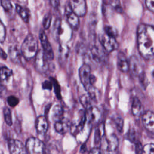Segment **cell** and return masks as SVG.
<instances>
[{
    "label": "cell",
    "instance_id": "obj_2",
    "mask_svg": "<svg viewBox=\"0 0 154 154\" xmlns=\"http://www.w3.org/2000/svg\"><path fill=\"white\" fill-rule=\"evenodd\" d=\"M21 52L23 57L27 60L35 57L38 51V41L35 36L29 34L24 39L21 47Z\"/></svg>",
    "mask_w": 154,
    "mask_h": 154
},
{
    "label": "cell",
    "instance_id": "obj_33",
    "mask_svg": "<svg viewBox=\"0 0 154 154\" xmlns=\"http://www.w3.org/2000/svg\"><path fill=\"white\" fill-rule=\"evenodd\" d=\"M111 5L113 8L114 10H116L118 13H122L123 12V8L121 7L120 2L119 1L114 0V1H109Z\"/></svg>",
    "mask_w": 154,
    "mask_h": 154
},
{
    "label": "cell",
    "instance_id": "obj_46",
    "mask_svg": "<svg viewBox=\"0 0 154 154\" xmlns=\"http://www.w3.org/2000/svg\"><path fill=\"white\" fill-rule=\"evenodd\" d=\"M50 3L52 5V6L54 8H57L60 5V1H56V0L50 1Z\"/></svg>",
    "mask_w": 154,
    "mask_h": 154
},
{
    "label": "cell",
    "instance_id": "obj_42",
    "mask_svg": "<svg viewBox=\"0 0 154 154\" xmlns=\"http://www.w3.org/2000/svg\"><path fill=\"white\" fill-rule=\"evenodd\" d=\"M128 139L132 141V142H134L135 141V132L134 131V129H131L129 131L128 134Z\"/></svg>",
    "mask_w": 154,
    "mask_h": 154
},
{
    "label": "cell",
    "instance_id": "obj_15",
    "mask_svg": "<svg viewBox=\"0 0 154 154\" xmlns=\"http://www.w3.org/2000/svg\"><path fill=\"white\" fill-rule=\"evenodd\" d=\"M87 121L90 123H96L100 117V112L99 109L96 106H92L85 111Z\"/></svg>",
    "mask_w": 154,
    "mask_h": 154
},
{
    "label": "cell",
    "instance_id": "obj_23",
    "mask_svg": "<svg viewBox=\"0 0 154 154\" xmlns=\"http://www.w3.org/2000/svg\"><path fill=\"white\" fill-rule=\"evenodd\" d=\"M132 112L135 116H140L142 114V105L138 97H134L132 102Z\"/></svg>",
    "mask_w": 154,
    "mask_h": 154
},
{
    "label": "cell",
    "instance_id": "obj_26",
    "mask_svg": "<svg viewBox=\"0 0 154 154\" xmlns=\"http://www.w3.org/2000/svg\"><path fill=\"white\" fill-rule=\"evenodd\" d=\"M13 74V72L11 69L7 67L3 66L1 68V79L2 81L7 80Z\"/></svg>",
    "mask_w": 154,
    "mask_h": 154
},
{
    "label": "cell",
    "instance_id": "obj_22",
    "mask_svg": "<svg viewBox=\"0 0 154 154\" xmlns=\"http://www.w3.org/2000/svg\"><path fill=\"white\" fill-rule=\"evenodd\" d=\"M104 134H105L104 124L103 123H100L97 125V128H96L95 134H94L95 144H100V142L104 137Z\"/></svg>",
    "mask_w": 154,
    "mask_h": 154
},
{
    "label": "cell",
    "instance_id": "obj_3",
    "mask_svg": "<svg viewBox=\"0 0 154 154\" xmlns=\"http://www.w3.org/2000/svg\"><path fill=\"white\" fill-rule=\"evenodd\" d=\"M100 146L103 154H118L119 140L114 134H111L108 137L104 136Z\"/></svg>",
    "mask_w": 154,
    "mask_h": 154
},
{
    "label": "cell",
    "instance_id": "obj_21",
    "mask_svg": "<svg viewBox=\"0 0 154 154\" xmlns=\"http://www.w3.org/2000/svg\"><path fill=\"white\" fill-rule=\"evenodd\" d=\"M16 10L25 23L29 22L30 17V11L29 9L19 4H16Z\"/></svg>",
    "mask_w": 154,
    "mask_h": 154
},
{
    "label": "cell",
    "instance_id": "obj_12",
    "mask_svg": "<svg viewBox=\"0 0 154 154\" xmlns=\"http://www.w3.org/2000/svg\"><path fill=\"white\" fill-rule=\"evenodd\" d=\"M8 149L10 154H28L25 146L17 140L11 139L9 140Z\"/></svg>",
    "mask_w": 154,
    "mask_h": 154
},
{
    "label": "cell",
    "instance_id": "obj_8",
    "mask_svg": "<svg viewBox=\"0 0 154 154\" xmlns=\"http://www.w3.org/2000/svg\"><path fill=\"white\" fill-rule=\"evenodd\" d=\"M129 69L134 76L140 77L144 72L140 60L135 55L131 57L129 61Z\"/></svg>",
    "mask_w": 154,
    "mask_h": 154
},
{
    "label": "cell",
    "instance_id": "obj_39",
    "mask_svg": "<svg viewBox=\"0 0 154 154\" xmlns=\"http://www.w3.org/2000/svg\"><path fill=\"white\" fill-rule=\"evenodd\" d=\"M135 151L136 154H143L144 152V147L140 141L135 142Z\"/></svg>",
    "mask_w": 154,
    "mask_h": 154
},
{
    "label": "cell",
    "instance_id": "obj_34",
    "mask_svg": "<svg viewBox=\"0 0 154 154\" xmlns=\"http://www.w3.org/2000/svg\"><path fill=\"white\" fill-rule=\"evenodd\" d=\"M61 29V20L58 19L55 21L53 32H54V35L56 38H58L60 34V29Z\"/></svg>",
    "mask_w": 154,
    "mask_h": 154
},
{
    "label": "cell",
    "instance_id": "obj_6",
    "mask_svg": "<svg viewBox=\"0 0 154 154\" xmlns=\"http://www.w3.org/2000/svg\"><path fill=\"white\" fill-rule=\"evenodd\" d=\"M49 59L43 49H39L35 57L34 66L37 72L41 73H46L49 67Z\"/></svg>",
    "mask_w": 154,
    "mask_h": 154
},
{
    "label": "cell",
    "instance_id": "obj_43",
    "mask_svg": "<svg viewBox=\"0 0 154 154\" xmlns=\"http://www.w3.org/2000/svg\"><path fill=\"white\" fill-rule=\"evenodd\" d=\"M147 7L152 11L154 12V0H147L146 1Z\"/></svg>",
    "mask_w": 154,
    "mask_h": 154
},
{
    "label": "cell",
    "instance_id": "obj_37",
    "mask_svg": "<svg viewBox=\"0 0 154 154\" xmlns=\"http://www.w3.org/2000/svg\"><path fill=\"white\" fill-rule=\"evenodd\" d=\"M5 36H6V29L5 27L2 23V22H1L0 24V40L1 42L2 43L5 39Z\"/></svg>",
    "mask_w": 154,
    "mask_h": 154
},
{
    "label": "cell",
    "instance_id": "obj_5",
    "mask_svg": "<svg viewBox=\"0 0 154 154\" xmlns=\"http://www.w3.org/2000/svg\"><path fill=\"white\" fill-rule=\"evenodd\" d=\"M28 154H46V149L44 143L35 137L29 138L25 144Z\"/></svg>",
    "mask_w": 154,
    "mask_h": 154
},
{
    "label": "cell",
    "instance_id": "obj_40",
    "mask_svg": "<svg viewBox=\"0 0 154 154\" xmlns=\"http://www.w3.org/2000/svg\"><path fill=\"white\" fill-rule=\"evenodd\" d=\"M96 17L94 15H90V18H89V26L90 28V29H93L96 25L97 23V20H96Z\"/></svg>",
    "mask_w": 154,
    "mask_h": 154
},
{
    "label": "cell",
    "instance_id": "obj_17",
    "mask_svg": "<svg viewBox=\"0 0 154 154\" xmlns=\"http://www.w3.org/2000/svg\"><path fill=\"white\" fill-rule=\"evenodd\" d=\"M54 127L55 131L58 133L60 134H64L71 127V124L67 119L63 118L62 119L55 122Z\"/></svg>",
    "mask_w": 154,
    "mask_h": 154
},
{
    "label": "cell",
    "instance_id": "obj_41",
    "mask_svg": "<svg viewBox=\"0 0 154 154\" xmlns=\"http://www.w3.org/2000/svg\"><path fill=\"white\" fill-rule=\"evenodd\" d=\"M52 87H53V83H52V82L51 81L45 80L42 83V88H43V89L51 90L52 89Z\"/></svg>",
    "mask_w": 154,
    "mask_h": 154
},
{
    "label": "cell",
    "instance_id": "obj_25",
    "mask_svg": "<svg viewBox=\"0 0 154 154\" xmlns=\"http://www.w3.org/2000/svg\"><path fill=\"white\" fill-rule=\"evenodd\" d=\"M92 100H93L88 94H84L80 97V102L86 110L93 106H92Z\"/></svg>",
    "mask_w": 154,
    "mask_h": 154
},
{
    "label": "cell",
    "instance_id": "obj_30",
    "mask_svg": "<svg viewBox=\"0 0 154 154\" xmlns=\"http://www.w3.org/2000/svg\"><path fill=\"white\" fill-rule=\"evenodd\" d=\"M104 32L106 35L114 38H116L117 35V31L116 29L111 26H105L104 27Z\"/></svg>",
    "mask_w": 154,
    "mask_h": 154
},
{
    "label": "cell",
    "instance_id": "obj_47",
    "mask_svg": "<svg viewBox=\"0 0 154 154\" xmlns=\"http://www.w3.org/2000/svg\"><path fill=\"white\" fill-rule=\"evenodd\" d=\"M1 57L3 60H6L7 57V54L3 51V49L1 48Z\"/></svg>",
    "mask_w": 154,
    "mask_h": 154
},
{
    "label": "cell",
    "instance_id": "obj_11",
    "mask_svg": "<svg viewBox=\"0 0 154 154\" xmlns=\"http://www.w3.org/2000/svg\"><path fill=\"white\" fill-rule=\"evenodd\" d=\"M39 38L43 48V50L45 52L46 55L47 56L49 60H52L54 59V52L52 49L51 45L48 39V37L45 32L41 30L39 34Z\"/></svg>",
    "mask_w": 154,
    "mask_h": 154
},
{
    "label": "cell",
    "instance_id": "obj_18",
    "mask_svg": "<svg viewBox=\"0 0 154 154\" xmlns=\"http://www.w3.org/2000/svg\"><path fill=\"white\" fill-rule=\"evenodd\" d=\"M35 128L38 134L44 135L48 131V123L46 118L44 116H40L35 121Z\"/></svg>",
    "mask_w": 154,
    "mask_h": 154
},
{
    "label": "cell",
    "instance_id": "obj_32",
    "mask_svg": "<svg viewBox=\"0 0 154 154\" xmlns=\"http://www.w3.org/2000/svg\"><path fill=\"white\" fill-rule=\"evenodd\" d=\"M51 81L53 83V87L54 88V91L58 99H61V92H60V85L58 82V81L54 78H51Z\"/></svg>",
    "mask_w": 154,
    "mask_h": 154
},
{
    "label": "cell",
    "instance_id": "obj_35",
    "mask_svg": "<svg viewBox=\"0 0 154 154\" xmlns=\"http://www.w3.org/2000/svg\"><path fill=\"white\" fill-rule=\"evenodd\" d=\"M7 103H8V105L11 107L16 106L19 103V99L17 97L13 96V95L8 96L7 97Z\"/></svg>",
    "mask_w": 154,
    "mask_h": 154
},
{
    "label": "cell",
    "instance_id": "obj_19",
    "mask_svg": "<svg viewBox=\"0 0 154 154\" xmlns=\"http://www.w3.org/2000/svg\"><path fill=\"white\" fill-rule=\"evenodd\" d=\"M58 60L61 65L64 64L70 55V49L64 44H60L58 47Z\"/></svg>",
    "mask_w": 154,
    "mask_h": 154
},
{
    "label": "cell",
    "instance_id": "obj_44",
    "mask_svg": "<svg viewBox=\"0 0 154 154\" xmlns=\"http://www.w3.org/2000/svg\"><path fill=\"white\" fill-rule=\"evenodd\" d=\"M138 78H139V80H140L141 84H142V85L144 86V87H146V86L147 85V79L146 78V76L145 73H144L143 74H142Z\"/></svg>",
    "mask_w": 154,
    "mask_h": 154
},
{
    "label": "cell",
    "instance_id": "obj_20",
    "mask_svg": "<svg viewBox=\"0 0 154 154\" xmlns=\"http://www.w3.org/2000/svg\"><path fill=\"white\" fill-rule=\"evenodd\" d=\"M117 67L123 72H126L129 70V62L122 52H119L117 55Z\"/></svg>",
    "mask_w": 154,
    "mask_h": 154
},
{
    "label": "cell",
    "instance_id": "obj_27",
    "mask_svg": "<svg viewBox=\"0 0 154 154\" xmlns=\"http://www.w3.org/2000/svg\"><path fill=\"white\" fill-rule=\"evenodd\" d=\"M1 4L2 7L4 8V11L8 14L10 15L13 13V7L10 1H6V0H2L1 1Z\"/></svg>",
    "mask_w": 154,
    "mask_h": 154
},
{
    "label": "cell",
    "instance_id": "obj_49",
    "mask_svg": "<svg viewBox=\"0 0 154 154\" xmlns=\"http://www.w3.org/2000/svg\"><path fill=\"white\" fill-rule=\"evenodd\" d=\"M152 75H153V76L154 77V70H153V72H152Z\"/></svg>",
    "mask_w": 154,
    "mask_h": 154
},
{
    "label": "cell",
    "instance_id": "obj_24",
    "mask_svg": "<svg viewBox=\"0 0 154 154\" xmlns=\"http://www.w3.org/2000/svg\"><path fill=\"white\" fill-rule=\"evenodd\" d=\"M52 118L55 120V122H57V121L62 119L63 118H64L63 117V108L61 105H60V104L56 105L53 108Z\"/></svg>",
    "mask_w": 154,
    "mask_h": 154
},
{
    "label": "cell",
    "instance_id": "obj_9",
    "mask_svg": "<svg viewBox=\"0 0 154 154\" xmlns=\"http://www.w3.org/2000/svg\"><path fill=\"white\" fill-rule=\"evenodd\" d=\"M91 55L93 60L98 63H105L107 59L106 51L101 46L93 45L90 48Z\"/></svg>",
    "mask_w": 154,
    "mask_h": 154
},
{
    "label": "cell",
    "instance_id": "obj_14",
    "mask_svg": "<svg viewBox=\"0 0 154 154\" xmlns=\"http://www.w3.org/2000/svg\"><path fill=\"white\" fill-rule=\"evenodd\" d=\"M8 55L11 61L15 64H19L22 61V54L17 45H11L8 48Z\"/></svg>",
    "mask_w": 154,
    "mask_h": 154
},
{
    "label": "cell",
    "instance_id": "obj_45",
    "mask_svg": "<svg viewBox=\"0 0 154 154\" xmlns=\"http://www.w3.org/2000/svg\"><path fill=\"white\" fill-rule=\"evenodd\" d=\"M88 154H103L100 147H96L90 150Z\"/></svg>",
    "mask_w": 154,
    "mask_h": 154
},
{
    "label": "cell",
    "instance_id": "obj_28",
    "mask_svg": "<svg viewBox=\"0 0 154 154\" xmlns=\"http://www.w3.org/2000/svg\"><path fill=\"white\" fill-rule=\"evenodd\" d=\"M3 114L5 122L7 125L11 126L13 123L12 122V117L10 109L8 107H4L3 109Z\"/></svg>",
    "mask_w": 154,
    "mask_h": 154
},
{
    "label": "cell",
    "instance_id": "obj_38",
    "mask_svg": "<svg viewBox=\"0 0 154 154\" xmlns=\"http://www.w3.org/2000/svg\"><path fill=\"white\" fill-rule=\"evenodd\" d=\"M144 152L148 154H154V144L149 143L144 146Z\"/></svg>",
    "mask_w": 154,
    "mask_h": 154
},
{
    "label": "cell",
    "instance_id": "obj_4",
    "mask_svg": "<svg viewBox=\"0 0 154 154\" xmlns=\"http://www.w3.org/2000/svg\"><path fill=\"white\" fill-rule=\"evenodd\" d=\"M79 76L84 87L88 91L93 87L96 81V77L91 74V69L88 64H83L79 69Z\"/></svg>",
    "mask_w": 154,
    "mask_h": 154
},
{
    "label": "cell",
    "instance_id": "obj_48",
    "mask_svg": "<svg viewBox=\"0 0 154 154\" xmlns=\"http://www.w3.org/2000/svg\"><path fill=\"white\" fill-rule=\"evenodd\" d=\"M87 151V148H86V146L84 144L81 146V150H80V152L81 153H84L85 152Z\"/></svg>",
    "mask_w": 154,
    "mask_h": 154
},
{
    "label": "cell",
    "instance_id": "obj_1",
    "mask_svg": "<svg viewBox=\"0 0 154 154\" xmlns=\"http://www.w3.org/2000/svg\"><path fill=\"white\" fill-rule=\"evenodd\" d=\"M137 45L139 52L143 58H154V26L145 24L138 26Z\"/></svg>",
    "mask_w": 154,
    "mask_h": 154
},
{
    "label": "cell",
    "instance_id": "obj_16",
    "mask_svg": "<svg viewBox=\"0 0 154 154\" xmlns=\"http://www.w3.org/2000/svg\"><path fill=\"white\" fill-rule=\"evenodd\" d=\"M68 6H69V9L66 10V13L67 22L73 29L76 30L78 29L79 25V17L72 11L69 5H68Z\"/></svg>",
    "mask_w": 154,
    "mask_h": 154
},
{
    "label": "cell",
    "instance_id": "obj_36",
    "mask_svg": "<svg viewBox=\"0 0 154 154\" xmlns=\"http://www.w3.org/2000/svg\"><path fill=\"white\" fill-rule=\"evenodd\" d=\"M114 123L117 131L119 132H122L123 128V120L121 117H117L114 120Z\"/></svg>",
    "mask_w": 154,
    "mask_h": 154
},
{
    "label": "cell",
    "instance_id": "obj_7",
    "mask_svg": "<svg viewBox=\"0 0 154 154\" xmlns=\"http://www.w3.org/2000/svg\"><path fill=\"white\" fill-rule=\"evenodd\" d=\"M99 40L101 46L107 52H111L118 48L119 45L116 38L110 37L105 32L99 34Z\"/></svg>",
    "mask_w": 154,
    "mask_h": 154
},
{
    "label": "cell",
    "instance_id": "obj_31",
    "mask_svg": "<svg viewBox=\"0 0 154 154\" xmlns=\"http://www.w3.org/2000/svg\"><path fill=\"white\" fill-rule=\"evenodd\" d=\"M52 20V15L51 13H46L43 19V26L45 29L49 28Z\"/></svg>",
    "mask_w": 154,
    "mask_h": 154
},
{
    "label": "cell",
    "instance_id": "obj_29",
    "mask_svg": "<svg viewBox=\"0 0 154 154\" xmlns=\"http://www.w3.org/2000/svg\"><path fill=\"white\" fill-rule=\"evenodd\" d=\"M102 8V13L105 16H108L109 14L114 10L112 6L111 5L109 1H103Z\"/></svg>",
    "mask_w": 154,
    "mask_h": 154
},
{
    "label": "cell",
    "instance_id": "obj_10",
    "mask_svg": "<svg viewBox=\"0 0 154 154\" xmlns=\"http://www.w3.org/2000/svg\"><path fill=\"white\" fill-rule=\"evenodd\" d=\"M72 11L78 17L84 16L87 12L86 2L84 0H72L69 2Z\"/></svg>",
    "mask_w": 154,
    "mask_h": 154
},
{
    "label": "cell",
    "instance_id": "obj_13",
    "mask_svg": "<svg viewBox=\"0 0 154 154\" xmlns=\"http://www.w3.org/2000/svg\"><path fill=\"white\" fill-rule=\"evenodd\" d=\"M142 122L145 128L154 133V112L148 111L142 116Z\"/></svg>",
    "mask_w": 154,
    "mask_h": 154
}]
</instances>
